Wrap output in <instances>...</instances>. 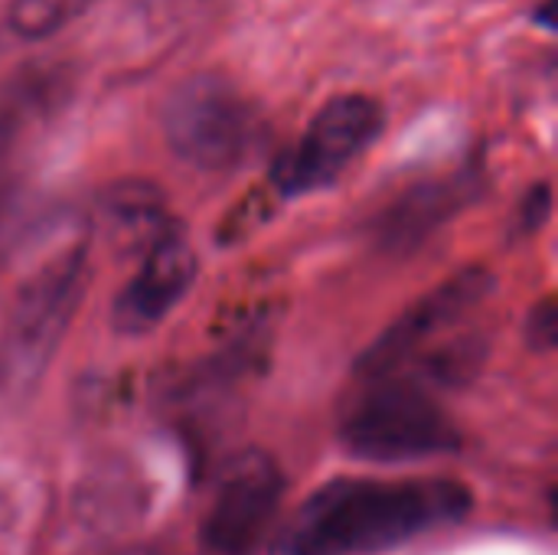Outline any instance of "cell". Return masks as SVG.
<instances>
[{"label":"cell","mask_w":558,"mask_h":555,"mask_svg":"<svg viewBox=\"0 0 558 555\" xmlns=\"http://www.w3.org/2000/svg\"><path fill=\"white\" fill-rule=\"evenodd\" d=\"M95 0H10L7 23L20 39H46L82 16Z\"/></svg>","instance_id":"12"},{"label":"cell","mask_w":558,"mask_h":555,"mask_svg":"<svg viewBox=\"0 0 558 555\" xmlns=\"http://www.w3.org/2000/svg\"><path fill=\"white\" fill-rule=\"evenodd\" d=\"M196 278V255L177 232H160L147 249L131 275V281L118 291L111 304V324L118 334L141 337L160 327L177 304L186 298Z\"/></svg>","instance_id":"8"},{"label":"cell","mask_w":558,"mask_h":555,"mask_svg":"<svg viewBox=\"0 0 558 555\" xmlns=\"http://www.w3.org/2000/svg\"><path fill=\"white\" fill-rule=\"evenodd\" d=\"M549 213H553V186H549V183H536V186L530 190L523 209H520L523 229H526V232H536V229L549 219Z\"/></svg>","instance_id":"14"},{"label":"cell","mask_w":558,"mask_h":555,"mask_svg":"<svg viewBox=\"0 0 558 555\" xmlns=\"http://www.w3.org/2000/svg\"><path fill=\"white\" fill-rule=\"evenodd\" d=\"M163 134L180 160L199 170H229L255 141V111L226 75L196 72L167 95Z\"/></svg>","instance_id":"4"},{"label":"cell","mask_w":558,"mask_h":555,"mask_svg":"<svg viewBox=\"0 0 558 555\" xmlns=\"http://www.w3.org/2000/svg\"><path fill=\"white\" fill-rule=\"evenodd\" d=\"M474 497L448 478H343L314 491L271 536L268 555H373L468 520Z\"/></svg>","instance_id":"1"},{"label":"cell","mask_w":558,"mask_h":555,"mask_svg":"<svg viewBox=\"0 0 558 555\" xmlns=\"http://www.w3.org/2000/svg\"><path fill=\"white\" fill-rule=\"evenodd\" d=\"M494 275L484 265H468L458 275L435 285L415 304H409L356 360L360 379H379L399 373L409 360H415L435 337L451 330L464 314L481 307L494 294Z\"/></svg>","instance_id":"6"},{"label":"cell","mask_w":558,"mask_h":555,"mask_svg":"<svg viewBox=\"0 0 558 555\" xmlns=\"http://www.w3.org/2000/svg\"><path fill=\"white\" fill-rule=\"evenodd\" d=\"M386 128V108L373 95L347 92L330 98L307 124L304 137L284 150L271 170L281 196H304L330 186L360 154H366Z\"/></svg>","instance_id":"5"},{"label":"cell","mask_w":558,"mask_h":555,"mask_svg":"<svg viewBox=\"0 0 558 555\" xmlns=\"http://www.w3.org/2000/svg\"><path fill=\"white\" fill-rule=\"evenodd\" d=\"M101 213L111 229L147 236V242H154L163 226V193L157 190V183L147 180L114 183L101 200Z\"/></svg>","instance_id":"11"},{"label":"cell","mask_w":558,"mask_h":555,"mask_svg":"<svg viewBox=\"0 0 558 555\" xmlns=\"http://www.w3.org/2000/svg\"><path fill=\"white\" fill-rule=\"evenodd\" d=\"M477 193H481L477 173H448L412 186L392 206L383 209L376 222L379 249L409 255L425 239H432L445 222H451L461 209H468Z\"/></svg>","instance_id":"9"},{"label":"cell","mask_w":558,"mask_h":555,"mask_svg":"<svg viewBox=\"0 0 558 555\" xmlns=\"http://www.w3.org/2000/svg\"><path fill=\"white\" fill-rule=\"evenodd\" d=\"M558 340V307H556V298L549 294V298H543L533 311H530V317H526V343L533 347V350H539V353H549L553 347H556Z\"/></svg>","instance_id":"13"},{"label":"cell","mask_w":558,"mask_h":555,"mask_svg":"<svg viewBox=\"0 0 558 555\" xmlns=\"http://www.w3.org/2000/svg\"><path fill=\"white\" fill-rule=\"evenodd\" d=\"M72 92L75 65L62 59H33L7 72L0 79V154L62 111Z\"/></svg>","instance_id":"10"},{"label":"cell","mask_w":558,"mask_h":555,"mask_svg":"<svg viewBox=\"0 0 558 555\" xmlns=\"http://www.w3.org/2000/svg\"><path fill=\"white\" fill-rule=\"evenodd\" d=\"M284 500V474L265 451L235 455L219 474L203 520V546L213 555H252L271 533Z\"/></svg>","instance_id":"7"},{"label":"cell","mask_w":558,"mask_h":555,"mask_svg":"<svg viewBox=\"0 0 558 555\" xmlns=\"http://www.w3.org/2000/svg\"><path fill=\"white\" fill-rule=\"evenodd\" d=\"M0 209H3V193H0Z\"/></svg>","instance_id":"15"},{"label":"cell","mask_w":558,"mask_h":555,"mask_svg":"<svg viewBox=\"0 0 558 555\" xmlns=\"http://www.w3.org/2000/svg\"><path fill=\"white\" fill-rule=\"evenodd\" d=\"M340 442L366 461H422L461 448V432L432 399L425 383L396 373L366 379V393L340 419Z\"/></svg>","instance_id":"3"},{"label":"cell","mask_w":558,"mask_h":555,"mask_svg":"<svg viewBox=\"0 0 558 555\" xmlns=\"http://www.w3.org/2000/svg\"><path fill=\"white\" fill-rule=\"evenodd\" d=\"M85 281L88 252L69 245L20 285L0 327V409L36 389L82 304Z\"/></svg>","instance_id":"2"}]
</instances>
